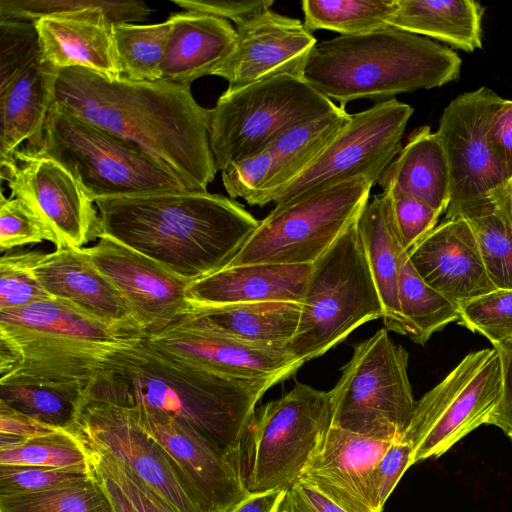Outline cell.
Returning a JSON list of instances; mask_svg holds the SVG:
<instances>
[{
  "label": "cell",
  "mask_w": 512,
  "mask_h": 512,
  "mask_svg": "<svg viewBox=\"0 0 512 512\" xmlns=\"http://www.w3.org/2000/svg\"><path fill=\"white\" fill-rule=\"evenodd\" d=\"M59 73L41 58L34 22L0 21V163L40 143Z\"/></svg>",
  "instance_id": "9a60e30c"
},
{
  "label": "cell",
  "mask_w": 512,
  "mask_h": 512,
  "mask_svg": "<svg viewBox=\"0 0 512 512\" xmlns=\"http://www.w3.org/2000/svg\"><path fill=\"white\" fill-rule=\"evenodd\" d=\"M83 250L124 297L146 336L192 311L186 294L191 281L155 260L105 234Z\"/></svg>",
  "instance_id": "ffe728a7"
},
{
  "label": "cell",
  "mask_w": 512,
  "mask_h": 512,
  "mask_svg": "<svg viewBox=\"0 0 512 512\" xmlns=\"http://www.w3.org/2000/svg\"><path fill=\"white\" fill-rule=\"evenodd\" d=\"M407 255L424 282L457 305L496 290L466 219H444Z\"/></svg>",
  "instance_id": "603a6c76"
},
{
  "label": "cell",
  "mask_w": 512,
  "mask_h": 512,
  "mask_svg": "<svg viewBox=\"0 0 512 512\" xmlns=\"http://www.w3.org/2000/svg\"><path fill=\"white\" fill-rule=\"evenodd\" d=\"M0 512H114L101 483L92 476L44 491L0 496Z\"/></svg>",
  "instance_id": "74e56055"
},
{
  "label": "cell",
  "mask_w": 512,
  "mask_h": 512,
  "mask_svg": "<svg viewBox=\"0 0 512 512\" xmlns=\"http://www.w3.org/2000/svg\"><path fill=\"white\" fill-rule=\"evenodd\" d=\"M312 264H252L228 266L192 281L187 298L193 307L240 303L301 304Z\"/></svg>",
  "instance_id": "484cf974"
},
{
  "label": "cell",
  "mask_w": 512,
  "mask_h": 512,
  "mask_svg": "<svg viewBox=\"0 0 512 512\" xmlns=\"http://www.w3.org/2000/svg\"><path fill=\"white\" fill-rule=\"evenodd\" d=\"M329 392L334 427L379 440L401 439L416 405L407 351L386 328L379 329L354 345Z\"/></svg>",
  "instance_id": "30bf717a"
},
{
  "label": "cell",
  "mask_w": 512,
  "mask_h": 512,
  "mask_svg": "<svg viewBox=\"0 0 512 512\" xmlns=\"http://www.w3.org/2000/svg\"><path fill=\"white\" fill-rule=\"evenodd\" d=\"M493 347L501 357L502 394L487 424L497 426L512 440V340Z\"/></svg>",
  "instance_id": "816d5d0a"
},
{
  "label": "cell",
  "mask_w": 512,
  "mask_h": 512,
  "mask_svg": "<svg viewBox=\"0 0 512 512\" xmlns=\"http://www.w3.org/2000/svg\"><path fill=\"white\" fill-rule=\"evenodd\" d=\"M54 102L133 144L188 191L205 192L216 176L210 109L191 85L109 80L85 68L60 70Z\"/></svg>",
  "instance_id": "6da1fadb"
},
{
  "label": "cell",
  "mask_w": 512,
  "mask_h": 512,
  "mask_svg": "<svg viewBox=\"0 0 512 512\" xmlns=\"http://www.w3.org/2000/svg\"><path fill=\"white\" fill-rule=\"evenodd\" d=\"M458 322L492 345L512 340V290L496 289L458 304Z\"/></svg>",
  "instance_id": "60d3db41"
},
{
  "label": "cell",
  "mask_w": 512,
  "mask_h": 512,
  "mask_svg": "<svg viewBox=\"0 0 512 512\" xmlns=\"http://www.w3.org/2000/svg\"><path fill=\"white\" fill-rule=\"evenodd\" d=\"M357 229L382 302L385 328L405 335L398 300L400 261L405 250L384 192L368 201L357 219Z\"/></svg>",
  "instance_id": "83f0119b"
},
{
  "label": "cell",
  "mask_w": 512,
  "mask_h": 512,
  "mask_svg": "<svg viewBox=\"0 0 512 512\" xmlns=\"http://www.w3.org/2000/svg\"><path fill=\"white\" fill-rule=\"evenodd\" d=\"M274 159L267 149L231 163L223 171V186L231 199L242 198L248 204L272 176Z\"/></svg>",
  "instance_id": "bcb514c9"
},
{
  "label": "cell",
  "mask_w": 512,
  "mask_h": 512,
  "mask_svg": "<svg viewBox=\"0 0 512 512\" xmlns=\"http://www.w3.org/2000/svg\"><path fill=\"white\" fill-rule=\"evenodd\" d=\"M11 197L22 200L57 239V246L83 248L103 235L94 202L62 164L20 147L0 163Z\"/></svg>",
  "instance_id": "2e32d148"
},
{
  "label": "cell",
  "mask_w": 512,
  "mask_h": 512,
  "mask_svg": "<svg viewBox=\"0 0 512 512\" xmlns=\"http://www.w3.org/2000/svg\"><path fill=\"white\" fill-rule=\"evenodd\" d=\"M398 300L405 336L420 345L459 320L458 305L424 282L406 251L400 261Z\"/></svg>",
  "instance_id": "d6a6232c"
},
{
  "label": "cell",
  "mask_w": 512,
  "mask_h": 512,
  "mask_svg": "<svg viewBox=\"0 0 512 512\" xmlns=\"http://www.w3.org/2000/svg\"><path fill=\"white\" fill-rule=\"evenodd\" d=\"M383 192L388 198L402 246L408 252L437 226L441 213L425 202L398 190L389 189Z\"/></svg>",
  "instance_id": "f6af8a7d"
},
{
  "label": "cell",
  "mask_w": 512,
  "mask_h": 512,
  "mask_svg": "<svg viewBox=\"0 0 512 512\" xmlns=\"http://www.w3.org/2000/svg\"><path fill=\"white\" fill-rule=\"evenodd\" d=\"M65 431L26 416L0 401V434L32 439Z\"/></svg>",
  "instance_id": "f5cc1de1"
},
{
  "label": "cell",
  "mask_w": 512,
  "mask_h": 512,
  "mask_svg": "<svg viewBox=\"0 0 512 512\" xmlns=\"http://www.w3.org/2000/svg\"><path fill=\"white\" fill-rule=\"evenodd\" d=\"M92 476L91 469L0 465V496L44 491Z\"/></svg>",
  "instance_id": "7bdbcfd3"
},
{
  "label": "cell",
  "mask_w": 512,
  "mask_h": 512,
  "mask_svg": "<svg viewBox=\"0 0 512 512\" xmlns=\"http://www.w3.org/2000/svg\"><path fill=\"white\" fill-rule=\"evenodd\" d=\"M413 108L396 98L351 114L346 127L275 197V205L358 177L373 185L401 150Z\"/></svg>",
  "instance_id": "5bb4252c"
},
{
  "label": "cell",
  "mask_w": 512,
  "mask_h": 512,
  "mask_svg": "<svg viewBox=\"0 0 512 512\" xmlns=\"http://www.w3.org/2000/svg\"><path fill=\"white\" fill-rule=\"evenodd\" d=\"M83 390L78 385L5 382L0 383V401L35 420L72 431Z\"/></svg>",
  "instance_id": "e575fe53"
},
{
  "label": "cell",
  "mask_w": 512,
  "mask_h": 512,
  "mask_svg": "<svg viewBox=\"0 0 512 512\" xmlns=\"http://www.w3.org/2000/svg\"><path fill=\"white\" fill-rule=\"evenodd\" d=\"M57 239L33 211L19 198L0 196V250Z\"/></svg>",
  "instance_id": "b9f144b4"
},
{
  "label": "cell",
  "mask_w": 512,
  "mask_h": 512,
  "mask_svg": "<svg viewBox=\"0 0 512 512\" xmlns=\"http://www.w3.org/2000/svg\"><path fill=\"white\" fill-rule=\"evenodd\" d=\"M301 6L308 31L325 29L353 36L388 26L396 0H304Z\"/></svg>",
  "instance_id": "d590c367"
},
{
  "label": "cell",
  "mask_w": 512,
  "mask_h": 512,
  "mask_svg": "<svg viewBox=\"0 0 512 512\" xmlns=\"http://www.w3.org/2000/svg\"><path fill=\"white\" fill-rule=\"evenodd\" d=\"M491 150L507 180L512 177V100L504 99L488 133Z\"/></svg>",
  "instance_id": "681fc988"
},
{
  "label": "cell",
  "mask_w": 512,
  "mask_h": 512,
  "mask_svg": "<svg viewBox=\"0 0 512 512\" xmlns=\"http://www.w3.org/2000/svg\"><path fill=\"white\" fill-rule=\"evenodd\" d=\"M350 118L351 114L338 106L329 114L283 131L268 148L274 159L272 176L249 205L273 203L277 194L332 143Z\"/></svg>",
  "instance_id": "1f68e13d"
},
{
  "label": "cell",
  "mask_w": 512,
  "mask_h": 512,
  "mask_svg": "<svg viewBox=\"0 0 512 512\" xmlns=\"http://www.w3.org/2000/svg\"><path fill=\"white\" fill-rule=\"evenodd\" d=\"M384 311L357 221L314 263L309 275L292 355L305 363L342 342Z\"/></svg>",
  "instance_id": "8992f818"
},
{
  "label": "cell",
  "mask_w": 512,
  "mask_h": 512,
  "mask_svg": "<svg viewBox=\"0 0 512 512\" xmlns=\"http://www.w3.org/2000/svg\"><path fill=\"white\" fill-rule=\"evenodd\" d=\"M286 379L217 374L165 357L139 338L116 347L101 361L82 400L161 412L189 423L223 453L241 460L256 404Z\"/></svg>",
  "instance_id": "7a4b0ae2"
},
{
  "label": "cell",
  "mask_w": 512,
  "mask_h": 512,
  "mask_svg": "<svg viewBox=\"0 0 512 512\" xmlns=\"http://www.w3.org/2000/svg\"><path fill=\"white\" fill-rule=\"evenodd\" d=\"M284 495V490L250 493L228 512H277Z\"/></svg>",
  "instance_id": "db71d44e"
},
{
  "label": "cell",
  "mask_w": 512,
  "mask_h": 512,
  "mask_svg": "<svg viewBox=\"0 0 512 512\" xmlns=\"http://www.w3.org/2000/svg\"><path fill=\"white\" fill-rule=\"evenodd\" d=\"M94 477L104 487L114 512H139L119 484L101 467L90 461Z\"/></svg>",
  "instance_id": "11a10c76"
},
{
  "label": "cell",
  "mask_w": 512,
  "mask_h": 512,
  "mask_svg": "<svg viewBox=\"0 0 512 512\" xmlns=\"http://www.w3.org/2000/svg\"><path fill=\"white\" fill-rule=\"evenodd\" d=\"M373 186L358 177L275 205L229 266L314 264L357 221Z\"/></svg>",
  "instance_id": "8fae6325"
},
{
  "label": "cell",
  "mask_w": 512,
  "mask_h": 512,
  "mask_svg": "<svg viewBox=\"0 0 512 512\" xmlns=\"http://www.w3.org/2000/svg\"><path fill=\"white\" fill-rule=\"evenodd\" d=\"M504 98L480 87L453 99L436 134L450 171V203L444 219L467 218L494 203L508 182L489 143L492 119Z\"/></svg>",
  "instance_id": "4fadbf2b"
},
{
  "label": "cell",
  "mask_w": 512,
  "mask_h": 512,
  "mask_svg": "<svg viewBox=\"0 0 512 512\" xmlns=\"http://www.w3.org/2000/svg\"><path fill=\"white\" fill-rule=\"evenodd\" d=\"M392 441L354 434L332 426L303 480L346 512H377L373 472Z\"/></svg>",
  "instance_id": "cb8c5ba5"
},
{
  "label": "cell",
  "mask_w": 512,
  "mask_h": 512,
  "mask_svg": "<svg viewBox=\"0 0 512 512\" xmlns=\"http://www.w3.org/2000/svg\"><path fill=\"white\" fill-rule=\"evenodd\" d=\"M337 108L303 77L291 74L226 89L210 109L209 144L216 171L267 150L286 129Z\"/></svg>",
  "instance_id": "9c48e42d"
},
{
  "label": "cell",
  "mask_w": 512,
  "mask_h": 512,
  "mask_svg": "<svg viewBox=\"0 0 512 512\" xmlns=\"http://www.w3.org/2000/svg\"><path fill=\"white\" fill-rule=\"evenodd\" d=\"M502 394L496 348L467 354L414 408L402 437L412 445L411 463L438 458L467 434L487 424Z\"/></svg>",
  "instance_id": "7c38bea8"
},
{
  "label": "cell",
  "mask_w": 512,
  "mask_h": 512,
  "mask_svg": "<svg viewBox=\"0 0 512 512\" xmlns=\"http://www.w3.org/2000/svg\"><path fill=\"white\" fill-rule=\"evenodd\" d=\"M301 314L293 302L240 303L193 307L188 315L202 326L255 345L288 347Z\"/></svg>",
  "instance_id": "f546056e"
},
{
  "label": "cell",
  "mask_w": 512,
  "mask_h": 512,
  "mask_svg": "<svg viewBox=\"0 0 512 512\" xmlns=\"http://www.w3.org/2000/svg\"><path fill=\"white\" fill-rule=\"evenodd\" d=\"M0 465L91 469L84 442L70 430L32 439L0 434Z\"/></svg>",
  "instance_id": "8d00e7d4"
},
{
  "label": "cell",
  "mask_w": 512,
  "mask_h": 512,
  "mask_svg": "<svg viewBox=\"0 0 512 512\" xmlns=\"http://www.w3.org/2000/svg\"><path fill=\"white\" fill-rule=\"evenodd\" d=\"M377 184L383 191L398 190L445 213L450 203V171L436 132L429 126L413 131Z\"/></svg>",
  "instance_id": "f1b7e54d"
},
{
  "label": "cell",
  "mask_w": 512,
  "mask_h": 512,
  "mask_svg": "<svg viewBox=\"0 0 512 512\" xmlns=\"http://www.w3.org/2000/svg\"><path fill=\"white\" fill-rule=\"evenodd\" d=\"M277 512H346L309 483L299 480L285 491Z\"/></svg>",
  "instance_id": "f907efd6"
},
{
  "label": "cell",
  "mask_w": 512,
  "mask_h": 512,
  "mask_svg": "<svg viewBox=\"0 0 512 512\" xmlns=\"http://www.w3.org/2000/svg\"><path fill=\"white\" fill-rule=\"evenodd\" d=\"M84 444L90 461L119 484L139 512H177L123 461L103 449Z\"/></svg>",
  "instance_id": "ee69618b"
},
{
  "label": "cell",
  "mask_w": 512,
  "mask_h": 512,
  "mask_svg": "<svg viewBox=\"0 0 512 512\" xmlns=\"http://www.w3.org/2000/svg\"><path fill=\"white\" fill-rule=\"evenodd\" d=\"M498 200L502 203L510 222L512 223V177L508 180L505 189Z\"/></svg>",
  "instance_id": "9f6ffc18"
},
{
  "label": "cell",
  "mask_w": 512,
  "mask_h": 512,
  "mask_svg": "<svg viewBox=\"0 0 512 512\" xmlns=\"http://www.w3.org/2000/svg\"><path fill=\"white\" fill-rule=\"evenodd\" d=\"M72 431L86 444L123 461L177 512H203L191 486L165 449L125 409L82 400Z\"/></svg>",
  "instance_id": "ac0fdd59"
},
{
  "label": "cell",
  "mask_w": 512,
  "mask_h": 512,
  "mask_svg": "<svg viewBox=\"0 0 512 512\" xmlns=\"http://www.w3.org/2000/svg\"><path fill=\"white\" fill-rule=\"evenodd\" d=\"M172 31V20L155 24L114 23V46L120 79L157 81Z\"/></svg>",
  "instance_id": "836d02e7"
},
{
  "label": "cell",
  "mask_w": 512,
  "mask_h": 512,
  "mask_svg": "<svg viewBox=\"0 0 512 512\" xmlns=\"http://www.w3.org/2000/svg\"><path fill=\"white\" fill-rule=\"evenodd\" d=\"M151 12L143 1L88 0L82 8L43 16L33 21L41 58L59 70L80 67L119 80L114 23L145 21Z\"/></svg>",
  "instance_id": "e0dca14e"
},
{
  "label": "cell",
  "mask_w": 512,
  "mask_h": 512,
  "mask_svg": "<svg viewBox=\"0 0 512 512\" xmlns=\"http://www.w3.org/2000/svg\"><path fill=\"white\" fill-rule=\"evenodd\" d=\"M172 31L161 79L181 85L212 75L231 53L235 27L226 19L196 11L172 13Z\"/></svg>",
  "instance_id": "4316f807"
},
{
  "label": "cell",
  "mask_w": 512,
  "mask_h": 512,
  "mask_svg": "<svg viewBox=\"0 0 512 512\" xmlns=\"http://www.w3.org/2000/svg\"><path fill=\"white\" fill-rule=\"evenodd\" d=\"M103 234L195 281L228 267L259 221L221 194L188 190L95 201Z\"/></svg>",
  "instance_id": "3957f363"
},
{
  "label": "cell",
  "mask_w": 512,
  "mask_h": 512,
  "mask_svg": "<svg viewBox=\"0 0 512 512\" xmlns=\"http://www.w3.org/2000/svg\"><path fill=\"white\" fill-rule=\"evenodd\" d=\"M41 251L5 253L0 259V310L23 307L52 298L34 274Z\"/></svg>",
  "instance_id": "ab89813d"
},
{
  "label": "cell",
  "mask_w": 512,
  "mask_h": 512,
  "mask_svg": "<svg viewBox=\"0 0 512 512\" xmlns=\"http://www.w3.org/2000/svg\"><path fill=\"white\" fill-rule=\"evenodd\" d=\"M411 458L412 445L401 438L391 442L377 463L373 472L374 505L377 512L382 511L400 478L412 465Z\"/></svg>",
  "instance_id": "7dc6e473"
},
{
  "label": "cell",
  "mask_w": 512,
  "mask_h": 512,
  "mask_svg": "<svg viewBox=\"0 0 512 512\" xmlns=\"http://www.w3.org/2000/svg\"><path fill=\"white\" fill-rule=\"evenodd\" d=\"M125 410L165 449L203 512H228L250 494L243 481L241 460L223 453L189 423L152 410Z\"/></svg>",
  "instance_id": "d6986e66"
},
{
  "label": "cell",
  "mask_w": 512,
  "mask_h": 512,
  "mask_svg": "<svg viewBox=\"0 0 512 512\" xmlns=\"http://www.w3.org/2000/svg\"><path fill=\"white\" fill-rule=\"evenodd\" d=\"M139 338L145 337L53 297L0 310V350L7 369L0 383L78 385L85 389L113 349Z\"/></svg>",
  "instance_id": "5b68a950"
},
{
  "label": "cell",
  "mask_w": 512,
  "mask_h": 512,
  "mask_svg": "<svg viewBox=\"0 0 512 512\" xmlns=\"http://www.w3.org/2000/svg\"><path fill=\"white\" fill-rule=\"evenodd\" d=\"M144 341L165 357L232 377L289 378L304 364L288 347L245 343L202 326L188 314Z\"/></svg>",
  "instance_id": "44dd1931"
},
{
  "label": "cell",
  "mask_w": 512,
  "mask_h": 512,
  "mask_svg": "<svg viewBox=\"0 0 512 512\" xmlns=\"http://www.w3.org/2000/svg\"><path fill=\"white\" fill-rule=\"evenodd\" d=\"M332 426L330 392L304 383L255 409L241 447L246 489H289L321 451Z\"/></svg>",
  "instance_id": "52a82bcc"
},
{
  "label": "cell",
  "mask_w": 512,
  "mask_h": 512,
  "mask_svg": "<svg viewBox=\"0 0 512 512\" xmlns=\"http://www.w3.org/2000/svg\"><path fill=\"white\" fill-rule=\"evenodd\" d=\"M42 287L53 298L67 301L112 325L146 337L117 288L92 264L83 248L56 247L34 268Z\"/></svg>",
  "instance_id": "d4e9b609"
},
{
  "label": "cell",
  "mask_w": 512,
  "mask_h": 512,
  "mask_svg": "<svg viewBox=\"0 0 512 512\" xmlns=\"http://www.w3.org/2000/svg\"><path fill=\"white\" fill-rule=\"evenodd\" d=\"M465 219L491 283L496 289L512 290V223L502 203L497 200Z\"/></svg>",
  "instance_id": "f35d334b"
},
{
  "label": "cell",
  "mask_w": 512,
  "mask_h": 512,
  "mask_svg": "<svg viewBox=\"0 0 512 512\" xmlns=\"http://www.w3.org/2000/svg\"><path fill=\"white\" fill-rule=\"evenodd\" d=\"M462 61L452 49L392 26L317 42L303 78L341 107L378 102L405 92L441 87L457 79Z\"/></svg>",
  "instance_id": "277c9868"
},
{
  "label": "cell",
  "mask_w": 512,
  "mask_h": 512,
  "mask_svg": "<svg viewBox=\"0 0 512 512\" xmlns=\"http://www.w3.org/2000/svg\"><path fill=\"white\" fill-rule=\"evenodd\" d=\"M180 8L210 14L232 21L235 25L262 11L271 9L272 0H172Z\"/></svg>",
  "instance_id": "c3c4849f"
},
{
  "label": "cell",
  "mask_w": 512,
  "mask_h": 512,
  "mask_svg": "<svg viewBox=\"0 0 512 512\" xmlns=\"http://www.w3.org/2000/svg\"><path fill=\"white\" fill-rule=\"evenodd\" d=\"M483 12L473 0H396L388 25L474 52L482 47Z\"/></svg>",
  "instance_id": "4dcf8cb0"
},
{
  "label": "cell",
  "mask_w": 512,
  "mask_h": 512,
  "mask_svg": "<svg viewBox=\"0 0 512 512\" xmlns=\"http://www.w3.org/2000/svg\"><path fill=\"white\" fill-rule=\"evenodd\" d=\"M31 151L62 164L96 200L185 189L133 144L85 121L55 102L42 138Z\"/></svg>",
  "instance_id": "ba28073f"
},
{
  "label": "cell",
  "mask_w": 512,
  "mask_h": 512,
  "mask_svg": "<svg viewBox=\"0 0 512 512\" xmlns=\"http://www.w3.org/2000/svg\"><path fill=\"white\" fill-rule=\"evenodd\" d=\"M235 30L231 53L212 74L225 79L228 90L279 74L303 77L318 42L300 20L271 9L241 21Z\"/></svg>",
  "instance_id": "7402d4cb"
}]
</instances>
